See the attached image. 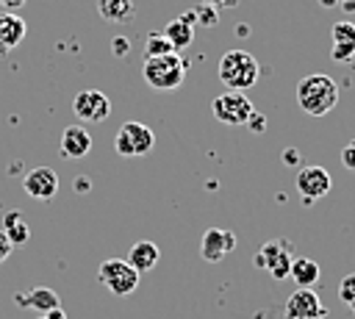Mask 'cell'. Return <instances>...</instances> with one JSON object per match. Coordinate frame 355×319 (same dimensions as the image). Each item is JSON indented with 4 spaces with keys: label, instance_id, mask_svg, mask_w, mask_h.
I'll return each mask as SVG.
<instances>
[{
    "label": "cell",
    "instance_id": "cell-1",
    "mask_svg": "<svg viewBox=\"0 0 355 319\" xmlns=\"http://www.w3.org/2000/svg\"><path fill=\"white\" fill-rule=\"evenodd\" d=\"M297 103L308 117H324L338 103V86L330 75L313 72L297 83Z\"/></svg>",
    "mask_w": 355,
    "mask_h": 319
},
{
    "label": "cell",
    "instance_id": "cell-2",
    "mask_svg": "<svg viewBox=\"0 0 355 319\" xmlns=\"http://www.w3.org/2000/svg\"><path fill=\"white\" fill-rule=\"evenodd\" d=\"M258 75H261V67L247 50H227L219 58V80L230 92H244L250 86H255Z\"/></svg>",
    "mask_w": 355,
    "mask_h": 319
},
{
    "label": "cell",
    "instance_id": "cell-3",
    "mask_svg": "<svg viewBox=\"0 0 355 319\" xmlns=\"http://www.w3.org/2000/svg\"><path fill=\"white\" fill-rule=\"evenodd\" d=\"M141 75H144L147 86H153L158 92H169V89H178L183 83V78H186V61L178 53L144 58Z\"/></svg>",
    "mask_w": 355,
    "mask_h": 319
},
{
    "label": "cell",
    "instance_id": "cell-4",
    "mask_svg": "<svg viewBox=\"0 0 355 319\" xmlns=\"http://www.w3.org/2000/svg\"><path fill=\"white\" fill-rule=\"evenodd\" d=\"M211 114H214V119H219L222 125L236 128V125H247V119L255 114V108H252V103L247 100L244 92H230V89H227V92H222V94L214 97Z\"/></svg>",
    "mask_w": 355,
    "mask_h": 319
},
{
    "label": "cell",
    "instance_id": "cell-5",
    "mask_svg": "<svg viewBox=\"0 0 355 319\" xmlns=\"http://www.w3.org/2000/svg\"><path fill=\"white\" fill-rule=\"evenodd\" d=\"M97 277L116 297H128L139 286V272L125 258H108V261H103L100 269H97Z\"/></svg>",
    "mask_w": 355,
    "mask_h": 319
},
{
    "label": "cell",
    "instance_id": "cell-6",
    "mask_svg": "<svg viewBox=\"0 0 355 319\" xmlns=\"http://www.w3.org/2000/svg\"><path fill=\"white\" fill-rule=\"evenodd\" d=\"M153 147H155V133L141 122H125V125H119V130L114 136V150L128 158L147 155Z\"/></svg>",
    "mask_w": 355,
    "mask_h": 319
},
{
    "label": "cell",
    "instance_id": "cell-7",
    "mask_svg": "<svg viewBox=\"0 0 355 319\" xmlns=\"http://www.w3.org/2000/svg\"><path fill=\"white\" fill-rule=\"evenodd\" d=\"M291 258H294L291 244L283 241V239H275V241H266V244L252 255V264L261 266V269H266L275 280H283V277H288Z\"/></svg>",
    "mask_w": 355,
    "mask_h": 319
},
{
    "label": "cell",
    "instance_id": "cell-8",
    "mask_svg": "<svg viewBox=\"0 0 355 319\" xmlns=\"http://www.w3.org/2000/svg\"><path fill=\"white\" fill-rule=\"evenodd\" d=\"M72 111L75 117H80V122H103L111 114V100L97 89H83L75 94Z\"/></svg>",
    "mask_w": 355,
    "mask_h": 319
},
{
    "label": "cell",
    "instance_id": "cell-9",
    "mask_svg": "<svg viewBox=\"0 0 355 319\" xmlns=\"http://www.w3.org/2000/svg\"><path fill=\"white\" fill-rule=\"evenodd\" d=\"M286 319H322L327 316V308L322 305L319 294L311 291V288H297L288 300H286V308H283Z\"/></svg>",
    "mask_w": 355,
    "mask_h": 319
},
{
    "label": "cell",
    "instance_id": "cell-10",
    "mask_svg": "<svg viewBox=\"0 0 355 319\" xmlns=\"http://www.w3.org/2000/svg\"><path fill=\"white\" fill-rule=\"evenodd\" d=\"M330 186H333V180H330L327 169H322V166H300V172H297V191H300V197L305 202H313V200L324 197L330 191Z\"/></svg>",
    "mask_w": 355,
    "mask_h": 319
},
{
    "label": "cell",
    "instance_id": "cell-11",
    "mask_svg": "<svg viewBox=\"0 0 355 319\" xmlns=\"http://www.w3.org/2000/svg\"><path fill=\"white\" fill-rule=\"evenodd\" d=\"M236 250V236L225 227H208L202 233V241H200V255L208 261V264H219L227 252Z\"/></svg>",
    "mask_w": 355,
    "mask_h": 319
},
{
    "label": "cell",
    "instance_id": "cell-12",
    "mask_svg": "<svg viewBox=\"0 0 355 319\" xmlns=\"http://www.w3.org/2000/svg\"><path fill=\"white\" fill-rule=\"evenodd\" d=\"M22 186H25V194L28 197H33V200H50L58 191V178H55V172L50 166H36V169H31L25 175V183Z\"/></svg>",
    "mask_w": 355,
    "mask_h": 319
},
{
    "label": "cell",
    "instance_id": "cell-13",
    "mask_svg": "<svg viewBox=\"0 0 355 319\" xmlns=\"http://www.w3.org/2000/svg\"><path fill=\"white\" fill-rule=\"evenodd\" d=\"M330 33H333L330 58L338 61V64L349 61V58L355 55V25H352L349 19H338V22L330 28Z\"/></svg>",
    "mask_w": 355,
    "mask_h": 319
},
{
    "label": "cell",
    "instance_id": "cell-14",
    "mask_svg": "<svg viewBox=\"0 0 355 319\" xmlns=\"http://www.w3.org/2000/svg\"><path fill=\"white\" fill-rule=\"evenodd\" d=\"M17 305H22V308H33L36 313L44 316V313L61 308V300H58V294H55L53 288H47V286H36V288H31L28 294H17Z\"/></svg>",
    "mask_w": 355,
    "mask_h": 319
},
{
    "label": "cell",
    "instance_id": "cell-15",
    "mask_svg": "<svg viewBox=\"0 0 355 319\" xmlns=\"http://www.w3.org/2000/svg\"><path fill=\"white\" fill-rule=\"evenodd\" d=\"M89 150H92V136L83 125H69L61 133V153L67 158H83L89 155Z\"/></svg>",
    "mask_w": 355,
    "mask_h": 319
},
{
    "label": "cell",
    "instance_id": "cell-16",
    "mask_svg": "<svg viewBox=\"0 0 355 319\" xmlns=\"http://www.w3.org/2000/svg\"><path fill=\"white\" fill-rule=\"evenodd\" d=\"M25 31H28V25L19 14H3L0 17V55L14 50L25 39Z\"/></svg>",
    "mask_w": 355,
    "mask_h": 319
},
{
    "label": "cell",
    "instance_id": "cell-17",
    "mask_svg": "<svg viewBox=\"0 0 355 319\" xmlns=\"http://www.w3.org/2000/svg\"><path fill=\"white\" fill-rule=\"evenodd\" d=\"M158 247L153 244V241H136L130 250H128V264L139 272V275H144V272H150L155 264H158Z\"/></svg>",
    "mask_w": 355,
    "mask_h": 319
},
{
    "label": "cell",
    "instance_id": "cell-18",
    "mask_svg": "<svg viewBox=\"0 0 355 319\" xmlns=\"http://www.w3.org/2000/svg\"><path fill=\"white\" fill-rule=\"evenodd\" d=\"M97 14L105 22L122 25L136 17V6H133V0H97Z\"/></svg>",
    "mask_w": 355,
    "mask_h": 319
},
{
    "label": "cell",
    "instance_id": "cell-19",
    "mask_svg": "<svg viewBox=\"0 0 355 319\" xmlns=\"http://www.w3.org/2000/svg\"><path fill=\"white\" fill-rule=\"evenodd\" d=\"M319 264L313 258H302V255H294L291 258V269H288V277L297 283V288H311L316 280H319Z\"/></svg>",
    "mask_w": 355,
    "mask_h": 319
},
{
    "label": "cell",
    "instance_id": "cell-20",
    "mask_svg": "<svg viewBox=\"0 0 355 319\" xmlns=\"http://www.w3.org/2000/svg\"><path fill=\"white\" fill-rule=\"evenodd\" d=\"M164 36L169 39L172 50L178 53V50H183V47H189V44L194 42V25H191V22H186L183 17H178V19L166 22V28H164Z\"/></svg>",
    "mask_w": 355,
    "mask_h": 319
},
{
    "label": "cell",
    "instance_id": "cell-21",
    "mask_svg": "<svg viewBox=\"0 0 355 319\" xmlns=\"http://www.w3.org/2000/svg\"><path fill=\"white\" fill-rule=\"evenodd\" d=\"M11 244H25L31 239V227L22 219V211H6L3 214V227H0Z\"/></svg>",
    "mask_w": 355,
    "mask_h": 319
},
{
    "label": "cell",
    "instance_id": "cell-22",
    "mask_svg": "<svg viewBox=\"0 0 355 319\" xmlns=\"http://www.w3.org/2000/svg\"><path fill=\"white\" fill-rule=\"evenodd\" d=\"M166 53H175L169 39L164 33H147V39H144V58H155V55H166Z\"/></svg>",
    "mask_w": 355,
    "mask_h": 319
},
{
    "label": "cell",
    "instance_id": "cell-23",
    "mask_svg": "<svg viewBox=\"0 0 355 319\" xmlns=\"http://www.w3.org/2000/svg\"><path fill=\"white\" fill-rule=\"evenodd\" d=\"M338 300L349 308L355 302V275H344L341 283H338Z\"/></svg>",
    "mask_w": 355,
    "mask_h": 319
},
{
    "label": "cell",
    "instance_id": "cell-24",
    "mask_svg": "<svg viewBox=\"0 0 355 319\" xmlns=\"http://www.w3.org/2000/svg\"><path fill=\"white\" fill-rule=\"evenodd\" d=\"M194 19H200L202 25H216L219 22V14H216V8H211V6H200V8H194Z\"/></svg>",
    "mask_w": 355,
    "mask_h": 319
},
{
    "label": "cell",
    "instance_id": "cell-25",
    "mask_svg": "<svg viewBox=\"0 0 355 319\" xmlns=\"http://www.w3.org/2000/svg\"><path fill=\"white\" fill-rule=\"evenodd\" d=\"M341 164L355 172V139H349V141L344 144V150H341Z\"/></svg>",
    "mask_w": 355,
    "mask_h": 319
},
{
    "label": "cell",
    "instance_id": "cell-26",
    "mask_svg": "<svg viewBox=\"0 0 355 319\" xmlns=\"http://www.w3.org/2000/svg\"><path fill=\"white\" fill-rule=\"evenodd\" d=\"M247 125H250L252 133H263V130H266V117H263V114H252V117L247 119Z\"/></svg>",
    "mask_w": 355,
    "mask_h": 319
},
{
    "label": "cell",
    "instance_id": "cell-27",
    "mask_svg": "<svg viewBox=\"0 0 355 319\" xmlns=\"http://www.w3.org/2000/svg\"><path fill=\"white\" fill-rule=\"evenodd\" d=\"M111 50H114L116 55H128V50H130V42H128V39H122V36H116V39L111 42Z\"/></svg>",
    "mask_w": 355,
    "mask_h": 319
},
{
    "label": "cell",
    "instance_id": "cell-28",
    "mask_svg": "<svg viewBox=\"0 0 355 319\" xmlns=\"http://www.w3.org/2000/svg\"><path fill=\"white\" fill-rule=\"evenodd\" d=\"M11 250H14V244H11V241H8V236L0 230V264H3V261L11 255Z\"/></svg>",
    "mask_w": 355,
    "mask_h": 319
},
{
    "label": "cell",
    "instance_id": "cell-29",
    "mask_svg": "<svg viewBox=\"0 0 355 319\" xmlns=\"http://www.w3.org/2000/svg\"><path fill=\"white\" fill-rule=\"evenodd\" d=\"M202 3H205V6H211V8H216V11H219V8H225V6H236V3H239V0H202Z\"/></svg>",
    "mask_w": 355,
    "mask_h": 319
},
{
    "label": "cell",
    "instance_id": "cell-30",
    "mask_svg": "<svg viewBox=\"0 0 355 319\" xmlns=\"http://www.w3.org/2000/svg\"><path fill=\"white\" fill-rule=\"evenodd\" d=\"M0 6H3L6 11H17V8L25 6V0H0Z\"/></svg>",
    "mask_w": 355,
    "mask_h": 319
},
{
    "label": "cell",
    "instance_id": "cell-31",
    "mask_svg": "<svg viewBox=\"0 0 355 319\" xmlns=\"http://www.w3.org/2000/svg\"><path fill=\"white\" fill-rule=\"evenodd\" d=\"M72 186H75V191H86L89 189V178H78Z\"/></svg>",
    "mask_w": 355,
    "mask_h": 319
},
{
    "label": "cell",
    "instance_id": "cell-32",
    "mask_svg": "<svg viewBox=\"0 0 355 319\" xmlns=\"http://www.w3.org/2000/svg\"><path fill=\"white\" fill-rule=\"evenodd\" d=\"M286 161H288V164H300V155H297V150H286Z\"/></svg>",
    "mask_w": 355,
    "mask_h": 319
},
{
    "label": "cell",
    "instance_id": "cell-33",
    "mask_svg": "<svg viewBox=\"0 0 355 319\" xmlns=\"http://www.w3.org/2000/svg\"><path fill=\"white\" fill-rule=\"evenodd\" d=\"M47 319H67V313L61 311V308H55V311H50V313H44Z\"/></svg>",
    "mask_w": 355,
    "mask_h": 319
},
{
    "label": "cell",
    "instance_id": "cell-34",
    "mask_svg": "<svg viewBox=\"0 0 355 319\" xmlns=\"http://www.w3.org/2000/svg\"><path fill=\"white\" fill-rule=\"evenodd\" d=\"M338 6H341L344 11H355V0H338Z\"/></svg>",
    "mask_w": 355,
    "mask_h": 319
},
{
    "label": "cell",
    "instance_id": "cell-35",
    "mask_svg": "<svg viewBox=\"0 0 355 319\" xmlns=\"http://www.w3.org/2000/svg\"><path fill=\"white\" fill-rule=\"evenodd\" d=\"M319 6H324V8H333V6H338V0H319Z\"/></svg>",
    "mask_w": 355,
    "mask_h": 319
},
{
    "label": "cell",
    "instance_id": "cell-36",
    "mask_svg": "<svg viewBox=\"0 0 355 319\" xmlns=\"http://www.w3.org/2000/svg\"><path fill=\"white\" fill-rule=\"evenodd\" d=\"M349 311H352V313H355V302H352V305H349Z\"/></svg>",
    "mask_w": 355,
    "mask_h": 319
},
{
    "label": "cell",
    "instance_id": "cell-37",
    "mask_svg": "<svg viewBox=\"0 0 355 319\" xmlns=\"http://www.w3.org/2000/svg\"><path fill=\"white\" fill-rule=\"evenodd\" d=\"M39 319H47V316H39Z\"/></svg>",
    "mask_w": 355,
    "mask_h": 319
},
{
    "label": "cell",
    "instance_id": "cell-38",
    "mask_svg": "<svg viewBox=\"0 0 355 319\" xmlns=\"http://www.w3.org/2000/svg\"><path fill=\"white\" fill-rule=\"evenodd\" d=\"M322 319H327V316H322Z\"/></svg>",
    "mask_w": 355,
    "mask_h": 319
}]
</instances>
